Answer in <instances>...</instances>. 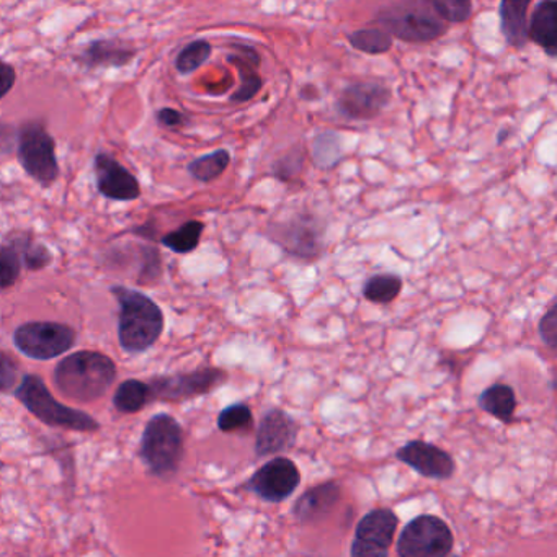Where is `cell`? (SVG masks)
Instances as JSON below:
<instances>
[{
  "label": "cell",
  "mask_w": 557,
  "mask_h": 557,
  "mask_svg": "<svg viewBox=\"0 0 557 557\" xmlns=\"http://www.w3.org/2000/svg\"><path fill=\"white\" fill-rule=\"evenodd\" d=\"M116 380V364L100 351L81 350L67 355L54 368L57 389L66 399L89 404L106 396Z\"/></svg>",
  "instance_id": "obj_1"
},
{
  "label": "cell",
  "mask_w": 557,
  "mask_h": 557,
  "mask_svg": "<svg viewBox=\"0 0 557 557\" xmlns=\"http://www.w3.org/2000/svg\"><path fill=\"white\" fill-rule=\"evenodd\" d=\"M110 293L119 302V342L126 354L149 350L164 332L162 309L148 295L126 286H112Z\"/></svg>",
  "instance_id": "obj_2"
},
{
  "label": "cell",
  "mask_w": 557,
  "mask_h": 557,
  "mask_svg": "<svg viewBox=\"0 0 557 557\" xmlns=\"http://www.w3.org/2000/svg\"><path fill=\"white\" fill-rule=\"evenodd\" d=\"M184 453V430L174 417L158 413L146 423L139 455L151 474L162 479L174 478Z\"/></svg>",
  "instance_id": "obj_3"
},
{
  "label": "cell",
  "mask_w": 557,
  "mask_h": 557,
  "mask_svg": "<svg viewBox=\"0 0 557 557\" xmlns=\"http://www.w3.org/2000/svg\"><path fill=\"white\" fill-rule=\"evenodd\" d=\"M14 396L21 400L22 406L34 413L38 420L50 426L74 430V432H97L100 423L89 413L74 407L64 406L54 399L45 381L37 374H25L14 391Z\"/></svg>",
  "instance_id": "obj_4"
},
{
  "label": "cell",
  "mask_w": 557,
  "mask_h": 557,
  "mask_svg": "<svg viewBox=\"0 0 557 557\" xmlns=\"http://www.w3.org/2000/svg\"><path fill=\"white\" fill-rule=\"evenodd\" d=\"M17 159L25 174L48 188L60 178L57 141L41 122H25L18 128Z\"/></svg>",
  "instance_id": "obj_5"
},
{
  "label": "cell",
  "mask_w": 557,
  "mask_h": 557,
  "mask_svg": "<svg viewBox=\"0 0 557 557\" xmlns=\"http://www.w3.org/2000/svg\"><path fill=\"white\" fill-rule=\"evenodd\" d=\"M381 30L386 32L391 38H400L407 44H432L448 32L429 4L394 5L384 9L376 17Z\"/></svg>",
  "instance_id": "obj_6"
},
{
  "label": "cell",
  "mask_w": 557,
  "mask_h": 557,
  "mask_svg": "<svg viewBox=\"0 0 557 557\" xmlns=\"http://www.w3.org/2000/svg\"><path fill=\"white\" fill-rule=\"evenodd\" d=\"M77 334L71 325L53 321H32L18 325L14 345L32 360L48 361L67 354L76 345Z\"/></svg>",
  "instance_id": "obj_7"
},
{
  "label": "cell",
  "mask_w": 557,
  "mask_h": 557,
  "mask_svg": "<svg viewBox=\"0 0 557 557\" xmlns=\"http://www.w3.org/2000/svg\"><path fill=\"white\" fill-rule=\"evenodd\" d=\"M455 536L446 521L435 515H419L400 531L397 540L399 557H448Z\"/></svg>",
  "instance_id": "obj_8"
},
{
  "label": "cell",
  "mask_w": 557,
  "mask_h": 557,
  "mask_svg": "<svg viewBox=\"0 0 557 557\" xmlns=\"http://www.w3.org/2000/svg\"><path fill=\"white\" fill-rule=\"evenodd\" d=\"M267 237L296 259L315 260L324 249L322 223L311 214H296L289 220L270 223Z\"/></svg>",
  "instance_id": "obj_9"
},
{
  "label": "cell",
  "mask_w": 557,
  "mask_h": 557,
  "mask_svg": "<svg viewBox=\"0 0 557 557\" xmlns=\"http://www.w3.org/2000/svg\"><path fill=\"white\" fill-rule=\"evenodd\" d=\"M226 381V371L220 368H200L190 373L152 377L148 384L152 400H187L210 394Z\"/></svg>",
  "instance_id": "obj_10"
},
{
  "label": "cell",
  "mask_w": 557,
  "mask_h": 557,
  "mask_svg": "<svg viewBox=\"0 0 557 557\" xmlns=\"http://www.w3.org/2000/svg\"><path fill=\"white\" fill-rule=\"evenodd\" d=\"M299 485H301V472L296 462L285 456L270 459L246 482L247 491L269 504L288 500Z\"/></svg>",
  "instance_id": "obj_11"
},
{
  "label": "cell",
  "mask_w": 557,
  "mask_h": 557,
  "mask_svg": "<svg viewBox=\"0 0 557 557\" xmlns=\"http://www.w3.org/2000/svg\"><path fill=\"white\" fill-rule=\"evenodd\" d=\"M389 87L380 83H355L345 87L338 96L335 109L351 122H371L386 110L391 102Z\"/></svg>",
  "instance_id": "obj_12"
},
{
  "label": "cell",
  "mask_w": 557,
  "mask_h": 557,
  "mask_svg": "<svg viewBox=\"0 0 557 557\" xmlns=\"http://www.w3.org/2000/svg\"><path fill=\"white\" fill-rule=\"evenodd\" d=\"M94 174H96L97 190L107 200L126 203L141 197V185L138 178L107 152H97L94 158Z\"/></svg>",
  "instance_id": "obj_13"
},
{
  "label": "cell",
  "mask_w": 557,
  "mask_h": 557,
  "mask_svg": "<svg viewBox=\"0 0 557 557\" xmlns=\"http://www.w3.org/2000/svg\"><path fill=\"white\" fill-rule=\"evenodd\" d=\"M396 458L422 478L435 481H448L456 471L455 459L449 453L422 440H413L397 449Z\"/></svg>",
  "instance_id": "obj_14"
},
{
  "label": "cell",
  "mask_w": 557,
  "mask_h": 557,
  "mask_svg": "<svg viewBox=\"0 0 557 557\" xmlns=\"http://www.w3.org/2000/svg\"><path fill=\"white\" fill-rule=\"evenodd\" d=\"M296 436H298V423L288 412L282 409L269 410L257 425L253 451L257 458L288 451L295 445Z\"/></svg>",
  "instance_id": "obj_15"
},
{
  "label": "cell",
  "mask_w": 557,
  "mask_h": 557,
  "mask_svg": "<svg viewBox=\"0 0 557 557\" xmlns=\"http://www.w3.org/2000/svg\"><path fill=\"white\" fill-rule=\"evenodd\" d=\"M231 48H233V53L227 57V61L236 67L240 79V86L231 96V102H250L253 97L259 96L263 87L262 76L259 74L262 60H260L259 51L249 47V45L233 44Z\"/></svg>",
  "instance_id": "obj_16"
},
{
  "label": "cell",
  "mask_w": 557,
  "mask_h": 557,
  "mask_svg": "<svg viewBox=\"0 0 557 557\" xmlns=\"http://www.w3.org/2000/svg\"><path fill=\"white\" fill-rule=\"evenodd\" d=\"M138 57V50L120 38L94 40L79 54L81 66L87 70H112L125 67Z\"/></svg>",
  "instance_id": "obj_17"
},
{
  "label": "cell",
  "mask_w": 557,
  "mask_h": 557,
  "mask_svg": "<svg viewBox=\"0 0 557 557\" xmlns=\"http://www.w3.org/2000/svg\"><path fill=\"white\" fill-rule=\"evenodd\" d=\"M342 497V488L337 482L329 481L315 485L311 491L305 492L293 505V517L299 523H312L331 513L332 508L338 504Z\"/></svg>",
  "instance_id": "obj_18"
},
{
  "label": "cell",
  "mask_w": 557,
  "mask_h": 557,
  "mask_svg": "<svg viewBox=\"0 0 557 557\" xmlns=\"http://www.w3.org/2000/svg\"><path fill=\"white\" fill-rule=\"evenodd\" d=\"M397 527H399V518L391 508H374L358 521L354 540L389 549L396 536Z\"/></svg>",
  "instance_id": "obj_19"
},
{
  "label": "cell",
  "mask_w": 557,
  "mask_h": 557,
  "mask_svg": "<svg viewBox=\"0 0 557 557\" xmlns=\"http://www.w3.org/2000/svg\"><path fill=\"white\" fill-rule=\"evenodd\" d=\"M528 38L549 58L557 54V2H540L528 22Z\"/></svg>",
  "instance_id": "obj_20"
},
{
  "label": "cell",
  "mask_w": 557,
  "mask_h": 557,
  "mask_svg": "<svg viewBox=\"0 0 557 557\" xmlns=\"http://www.w3.org/2000/svg\"><path fill=\"white\" fill-rule=\"evenodd\" d=\"M528 0H504L498 8L500 32L511 48L527 47L528 41Z\"/></svg>",
  "instance_id": "obj_21"
},
{
  "label": "cell",
  "mask_w": 557,
  "mask_h": 557,
  "mask_svg": "<svg viewBox=\"0 0 557 557\" xmlns=\"http://www.w3.org/2000/svg\"><path fill=\"white\" fill-rule=\"evenodd\" d=\"M479 407L500 422L510 423L517 410V396L508 384H492L479 396Z\"/></svg>",
  "instance_id": "obj_22"
},
{
  "label": "cell",
  "mask_w": 557,
  "mask_h": 557,
  "mask_svg": "<svg viewBox=\"0 0 557 557\" xmlns=\"http://www.w3.org/2000/svg\"><path fill=\"white\" fill-rule=\"evenodd\" d=\"M149 384L139 380H126L116 387L113 406L119 412L136 413L151 403Z\"/></svg>",
  "instance_id": "obj_23"
},
{
  "label": "cell",
  "mask_w": 557,
  "mask_h": 557,
  "mask_svg": "<svg viewBox=\"0 0 557 557\" xmlns=\"http://www.w3.org/2000/svg\"><path fill=\"white\" fill-rule=\"evenodd\" d=\"M231 164V152L216 149L210 154L200 156L187 165L188 174L201 184H210L226 172Z\"/></svg>",
  "instance_id": "obj_24"
},
{
  "label": "cell",
  "mask_w": 557,
  "mask_h": 557,
  "mask_svg": "<svg viewBox=\"0 0 557 557\" xmlns=\"http://www.w3.org/2000/svg\"><path fill=\"white\" fill-rule=\"evenodd\" d=\"M9 239L17 246L22 257V265L28 272H40V270L47 269L53 262V253L48 249V246H45L44 243H38L28 234H17V236H11Z\"/></svg>",
  "instance_id": "obj_25"
},
{
  "label": "cell",
  "mask_w": 557,
  "mask_h": 557,
  "mask_svg": "<svg viewBox=\"0 0 557 557\" xmlns=\"http://www.w3.org/2000/svg\"><path fill=\"white\" fill-rule=\"evenodd\" d=\"M203 231L205 224L201 221H187L178 230L165 234L161 239V244L168 247L169 250H172V252L185 256V253H191L194 250H197Z\"/></svg>",
  "instance_id": "obj_26"
},
{
  "label": "cell",
  "mask_w": 557,
  "mask_h": 557,
  "mask_svg": "<svg viewBox=\"0 0 557 557\" xmlns=\"http://www.w3.org/2000/svg\"><path fill=\"white\" fill-rule=\"evenodd\" d=\"M403 278L394 273H380L368 278L363 286V296L374 305H389L403 292Z\"/></svg>",
  "instance_id": "obj_27"
},
{
  "label": "cell",
  "mask_w": 557,
  "mask_h": 557,
  "mask_svg": "<svg viewBox=\"0 0 557 557\" xmlns=\"http://www.w3.org/2000/svg\"><path fill=\"white\" fill-rule=\"evenodd\" d=\"M348 44L361 53L377 57L387 53L393 48L394 40L381 28H363L348 35Z\"/></svg>",
  "instance_id": "obj_28"
},
{
  "label": "cell",
  "mask_w": 557,
  "mask_h": 557,
  "mask_svg": "<svg viewBox=\"0 0 557 557\" xmlns=\"http://www.w3.org/2000/svg\"><path fill=\"white\" fill-rule=\"evenodd\" d=\"M211 53H213V47L210 41H191L187 47L182 48L181 53L175 58V70L182 76H190L210 60Z\"/></svg>",
  "instance_id": "obj_29"
},
{
  "label": "cell",
  "mask_w": 557,
  "mask_h": 557,
  "mask_svg": "<svg viewBox=\"0 0 557 557\" xmlns=\"http://www.w3.org/2000/svg\"><path fill=\"white\" fill-rule=\"evenodd\" d=\"M312 159L321 169H332L342 159L341 136L334 132L322 133L312 141Z\"/></svg>",
  "instance_id": "obj_30"
},
{
  "label": "cell",
  "mask_w": 557,
  "mask_h": 557,
  "mask_svg": "<svg viewBox=\"0 0 557 557\" xmlns=\"http://www.w3.org/2000/svg\"><path fill=\"white\" fill-rule=\"evenodd\" d=\"M429 8L443 24H465L471 18V0H432Z\"/></svg>",
  "instance_id": "obj_31"
},
{
  "label": "cell",
  "mask_w": 557,
  "mask_h": 557,
  "mask_svg": "<svg viewBox=\"0 0 557 557\" xmlns=\"http://www.w3.org/2000/svg\"><path fill=\"white\" fill-rule=\"evenodd\" d=\"M22 257L17 246L8 239L0 244V289L11 288L15 285L22 272Z\"/></svg>",
  "instance_id": "obj_32"
},
{
  "label": "cell",
  "mask_w": 557,
  "mask_h": 557,
  "mask_svg": "<svg viewBox=\"0 0 557 557\" xmlns=\"http://www.w3.org/2000/svg\"><path fill=\"white\" fill-rule=\"evenodd\" d=\"M252 410L247 404L239 403L227 406L218 416V429L224 433L243 432V430L252 429Z\"/></svg>",
  "instance_id": "obj_33"
},
{
  "label": "cell",
  "mask_w": 557,
  "mask_h": 557,
  "mask_svg": "<svg viewBox=\"0 0 557 557\" xmlns=\"http://www.w3.org/2000/svg\"><path fill=\"white\" fill-rule=\"evenodd\" d=\"M302 164H305V154H302L301 149L295 148L286 152V154L273 165V174H275V177L280 178V181L289 182L302 171Z\"/></svg>",
  "instance_id": "obj_34"
},
{
  "label": "cell",
  "mask_w": 557,
  "mask_h": 557,
  "mask_svg": "<svg viewBox=\"0 0 557 557\" xmlns=\"http://www.w3.org/2000/svg\"><path fill=\"white\" fill-rule=\"evenodd\" d=\"M21 384V368L17 361L0 351V393H14Z\"/></svg>",
  "instance_id": "obj_35"
},
{
  "label": "cell",
  "mask_w": 557,
  "mask_h": 557,
  "mask_svg": "<svg viewBox=\"0 0 557 557\" xmlns=\"http://www.w3.org/2000/svg\"><path fill=\"white\" fill-rule=\"evenodd\" d=\"M537 332H540L541 341L544 342L546 347L550 350H556L557 347V306L553 305L547 309L546 314L541 318L537 324Z\"/></svg>",
  "instance_id": "obj_36"
},
{
  "label": "cell",
  "mask_w": 557,
  "mask_h": 557,
  "mask_svg": "<svg viewBox=\"0 0 557 557\" xmlns=\"http://www.w3.org/2000/svg\"><path fill=\"white\" fill-rule=\"evenodd\" d=\"M156 116H158L159 125L165 129L184 128L188 122L187 116H185L184 113L178 112V110L175 109H169V107L159 110L158 115Z\"/></svg>",
  "instance_id": "obj_37"
},
{
  "label": "cell",
  "mask_w": 557,
  "mask_h": 557,
  "mask_svg": "<svg viewBox=\"0 0 557 557\" xmlns=\"http://www.w3.org/2000/svg\"><path fill=\"white\" fill-rule=\"evenodd\" d=\"M18 128L11 123L0 122V154H12L17 148Z\"/></svg>",
  "instance_id": "obj_38"
},
{
  "label": "cell",
  "mask_w": 557,
  "mask_h": 557,
  "mask_svg": "<svg viewBox=\"0 0 557 557\" xmlns=\"http://www.w3.org/2000/svg\"><path fill=\"white\" fill-rule=\"evenodd\" d=\"M17 83V71L8 61L0 60V100L4 99Z\"/></svg>",
  "instance_id": "obj_39"
},
{
  "label": "cell",
  "mask_w": 557,
  "mask_h": 557,
  "mask_svg": "<svg viewBox=\"0 0 557 557\" xmlns=\"http://www.w3.org/2000/svg\"><path fill=\"white\" fill-rule=\"evenodd\" d=\"M389 549L376 546V544L364 543V541L354 540L350 547V557H387Z\"/></svg>",
  "instance_id": "obj_40"
},
{
  "label": "cell",
  "mask_w": 557,
  "mask_h": 557,
  "mask_svg": "<svg viewBox=\"0 0 557 557\" xmlns=\"http://www.w3.org/2000/svg\"><path fill=\"white\" fill-rule=\"evenodd\" d=\"M507 136H508V133L505 132V129H504V132L500 133V136H498V139H497L498 145H502V143H504V138H507Z\"/></svg>",
  "instance_id": "obj_41"
},
{
  "label": "cell",
  "mask_w": 557,
  "mask_h": 557,
  "mask_svg": "<svg viewBox=\"0 0 557 557\" xmlns=\"http://www.w3.org/2000/svg\"><path fill=\"white\" fill-rule=\"evenodd\" d=\"M448 557H459V556H455V554H453V556H448Z\"/></svg>",
  "instance_id": "obj_42"
}]
</instances>
